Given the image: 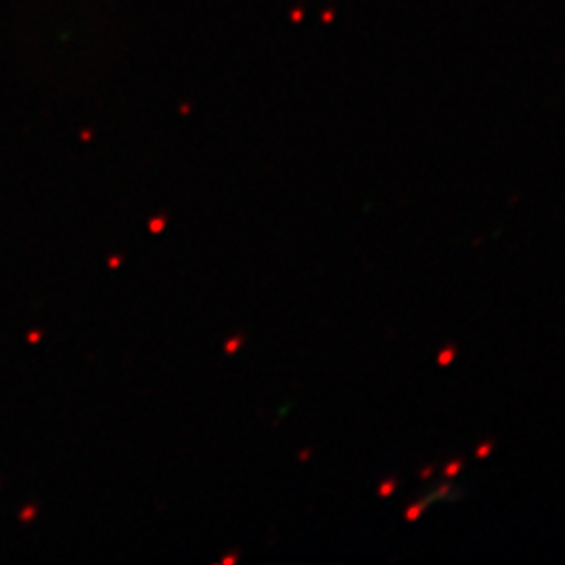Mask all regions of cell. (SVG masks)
I'll use <instances>...</instances> for the list:
<instances>
[{"mask_svg":"<svg viewBox=\"0 0 565 565\" xmlns=\"http://www.w3.org/2000/svg\"><path fill=\"white\" fill-rule=\"evenodd\" d=\"M461 469H463V459H452V461L445 467V476L448 480H452Z\"/></svg>","mask_w":565,"mask_h":565,"instance_id":"5b68a950","label":"cell"},{"mask_svg":"<svg viewBox=\"0 0 565 565\" xmlns=\"http://www.w3.org/2000/svg\"><path fill=\"white\" fill-rule=\"evenodd\" d=\"M431 473H434V465H429V467L422 469V473H419V476H422V480H425V478H429Z\"/></svg>","mask_w":565,"mask_h":565,"instance_id":"52a82bcc","label":"cell"},{"mask_svg":"<svg viewBox=\"0 0 565 565\" xmlns=\"http://www.w3.org/2000/svg\"><path fill=\"white\" fill-rule=\"evenodd\" d=\"M457 359V348L455 345H446L438 352V366H448Z\"/></svg>","mask_w":565,"mask_h":565,"instance_id":"7a4b0ae2","label":"cell"},{"mask_svg":"<svg viewBox=\"0 0 565 565\" xmlns=\"http://www.w3.org/2000/svg\"><path fill=\"white\" fill-rule=\"evenodd\" d=\"M396 488H398V482H396L394 478H390V480H384V482H382V486L377 488V494H380L382 499H385V497L394 494V492H396Z\"/></svg>","mask_w":565,"mask_h":565,"instance_id":"277c9868","label":"cell"},{"mask_svg":"<svg viewBox=\"0 0 565 565\" xmlns=\"http://www.w3.org/2000/svg\"><path fill=\"white\" fill-rule=\"evenodd\" d=\"M425 509H427L425 501H419V503H413V505L406 507V509H404V520H406V522H417V520L424 515Z\"/></svg>","mask_w":565,"mask_h":565,"instance_id":"6da1fadb","label":"cell"},{"mask_svg":"<svg viewBox=\"0 0 565 565\" xmlns=\"http://www.w3.org/2000/svg\"><path fill=\"white\" fill-rule=\"evenodd\" d=\"M492 450H494V443H492V440H486V443L478 445V448H476V459H486Z\"/></svg>","mask_w":565,"mask_h":565,"instance_id":"8992f818","label":"cell"},{"mask_svg":"<svg viewBox=\"0 0 565 565\" xmlns=\"http://www.w3.org/2000/svg\"><path fill=\"white\" fill-rule=\"evenodd\" d=\"M450 490H452V484H450V482H446V484L438 486V490H436L434 494H429V497L425 499V503L429 505L431 501H445V499H448V497H450Z\"/></svg>","mask_w":565,"mask_h":565,"instance_id":"3957f363","label":"cell"}]
</instances>
